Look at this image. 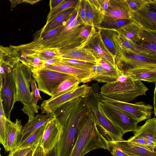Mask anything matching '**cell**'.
<instances>
[{
  "mask_svg": "<svg viewBox=\"0 0 156 156\" xmlns=\"http://www.w3.org/2000/svg\"><path fill=\"white\" fill-rule=\"evenodd\" d=\"M89 112L83 98L71 100L58 108L53 114L61 126L58 142L67 147L73 146L81 122Z\"/></svg>",
  "mask_w": 156,
  "mask_h": 156,
  "instance_id": "6da1fadb",
  "label": "cell"
},
{
  "mask_svg": "<svg viewBox=\"0 0 156 156\" xmlns=\"http://www.w3.org/2000/svg\"><path fill=\"white\" fill-rule=\"evenodd\" d=\"M85 25L76 8L64 29L55 38L37 43L31 41L23 45L27 49L31 51L49 48L59 50L71 49L78 47L84 41L85 39L80 32Z\"/></svg>",
  "mask_w": 156,
  "mask_h": 156,
  "instance_id": "7a4b0ae2",
  "label": "cell"
},
{
  "mask_svg": "<svg viewBox=\"0 0 156 156\" xmlns=\"http://www.w3.org/2000/svg\"><path fill=\"white\" fill-rule=\"evenodd\" d=\"M97 149H105L110 151L111 147L108 140L98 131L94 117L89 110L81 123L69 156H84Z\"/></svg>",
  "mask_w": 156,
  "mask_h": 156,
  "instance_id": "3957f363",
  "label": "cell"
},
{
  "mask_svg": "<svg viewBox=\"0 0 156 156\" xmlns=\"http://www.w3.org/2000/svg\"><path fill=\"white\" fill-rule=\"evenodd\" d=\"M119 71L117 80L105 83L100 87L99 92L102 95L115 101L128 102L146 94L148 88L141 81L134 80Z\"/></svg>",
  "mask_w": 156,
  "mask_h": 156,
  "instance_id": "277c9868",
  "label": "cell"
},
{
  "mask_svg": "<svg viewBox=\"0 0 156 156\" xmlns=\"http://www.w3.org/2000/svg\"><path fill=\"white\" fill-rule=\"evenodd\" d=\"M88 95L83 98L85 104L93 115L100 133L109 141L123 140L124 134L106 117L101 107L98 97L99 87L97 83L91 85Z\"/></svg>",
  "mask_w": 156,
  "mask_h": 156,
  "instance_id": "5b68a950",
  "label": "cell"
},
{
  "mask_svg": "<svg viewBox=\"0 0 156 156\" xmlns=\"http://www.w3.org/2000/svg\"><path fill=\"white\" fill-rule=\"evenodd\" d=\"M17 91L16 101L21 102L23 105L22 110L31 120L37 113L40 107L33 103L30 91V81L32 73L27 66L18 61L12 71Z\"/></svg>",
  "mask_w": 156,
  "mask_h": 156,
  "instance_id": "8992f818",
  "label": "cell"
},
{
  "mask_svg": "<svg viewBox=\"0 0 156 156\" xmlns=\"http://www.w3.org/2000/svg\"><path fill=\"white\" fill-rule=\"evenodd\" d=\"M117 34L115 41L118 50L114 58L119 70L124 73L138 69H156V58L136 54L126 48L117 39Z\"/></svg>",
  "mask_w": 156,
  "mask_h": 156,
  "instance_id": "52a82bcc",
  "label": "cell"
},
{
  "mask_svg": "<svg viewBox=\"0 0 156 156\" xmlns=\"http://www.w3.org/2000/svg\"><path fill=\"white\" fill-rule=\"evenodd\" d=\"M100 102L111 105L130 115L139 122L151 118L153 107L143 101L132 104L122 102L106 98L98 93Z\"/></svg>",
  "mask_w": 156,
  "mask_h": 156,
  "instance_id": "ba28073f",
  "label": "cell"
},
{
  "mask_svg": "<svg viewBox=\"0 0 156 156\" xmlns=\"http://www.w3.org/2000/svg\"><path fill=\"white\" fill-rule=\"evenodd\" d=\"M32 76L37 83L39 90L51 97L63 81L68 79L76 77L44 68L32 73Z\"/></svg>",
  "mask_w": 156,
  "mask_h": 156,
  "instance_id": "9c48e42d",
  "label": "cell"
},
{
  "mask_svg": "<svg viewBox=\"0 0 156 156\" xmlns=\"http://www.w3.org/2000/svg\"><path fill=\"white\" fill-rule=\"evenodd\" d=\"M90 90V86L83 84L56 97L44 100L40 106L41 113L53 114L58 108L67 102L78 98L87 97Z\"/></svg>",
  "mask_w": 156,
  "mask_h": 156,
  "instance_id": "30bf717a",
  "label": "cell"
},
{
  "mask_svg": "<svg viewBox=\"0 0 156 156\" xmlns=\"http://www.w3.org/2000/svg\"><path fill=\"white\" fill-rule=\"evenodd\" d=\"M100 102L102 108L107 118L124 134L134 132L139 122L130 115L108 104Z\"/></svg>",
  "mask_w": 156,
  "mask_h": 156,
  "instance_id": "8fae6325",
  "label": "cell"
},
{
  "mask_svg": "<svg viewBox=\"0 0 156 156\" xmlns=\"http://www.w3.org/2000/svg\"><path fill=\"white\" fill-rule=\"evenodd\" d=\"M130 15L142 28L156 30V0H146L138 10L130 11Z\"/></svg>",
  "mask_w": 156,
  "mask_h": 156,
  "instance_id": "7c38bea8",
  "label": "cell"
},
{
  "mask_svg": "<svg viewBox=\"0 0 156 156\" xmlns=\"http://www.w3.org/2000/svg\"><path fill=\"white\" fill-rule=\"evenodd\" d=\"M1 96L5 116L10 119L11 113L17 98L16 86L12 72L7 74L4 79Z\"/></svg>",
  "mask_w": 156,
  "mask_h": 156,
  "instance_id": "4fadbf2b",
  "label": "cell"
},
{
  "mask_svg": "<svg viewBox=\"0 0 156 156\" xmlns=\"http://www.w3.org/2000/svg\"><path fill=\"white\" fill-rule=\"evenodd\" d=\"M61 130V125L55 117L46 123L41 141V145L46 154L56 146Z\"/></svg>",
  "mask_w": 156,
  "mask_h": 156,
  "instance_id": "5bb4252c",
  "label": "cell"
},
{
  "mask_svg": "<svg viewBox=\"0 0 156 156\" xmlns=\"http://www.w3.org/2000/svg\"><path fill=\"white\" fill-rule=\"evenodd\" d=\"M84 48L97 60L99 58H101L114 65H115L114 57L105 45L98 31Z\"/></svg>",
  "mask_w": 156,
  "mask_h": 156,
  "instance_id": "9a60e30c",
  "label": "cell"
},
{
  "mask_svg": "<svg viewBox=\"0 0 156 156\" xmlns=\"http://www.w3.org/2000/svg\"><path fill=\"white\" fill-rule=\"evenodd\" d=\"M5 124L7 144L5 149L7 152H10L17 148L21 138L23 127L21 120L17 119L15 122H13L6 118Z\"/></svg>",
  "mask_w": 156,
  "mask_h": 156,
  "instance_id": "2e32d148",
  "label": "cell"
},
{
  "mask_svg": "<svg viewBox=\"0 0 156 156\" xmlns=\"http://www.w3.org/2000/svg\"><path fill=\"white\" fill-rule=\"evenodd\" d=\"M44 68L73 76L77 78L80 83H84L90 82L94 76L91 71L77 69L61 63L47 66Z\"/></svg>",
  "mask_w": 156,
  "mask_h": 156,
  "instance_id": "e0dca14e",
  "label": "cell"
},
{
  "mask_svg": "<svg viewBox=\"0 0 156 156\" xmlns=\"http://www.w3.org/2000/svg\"><path fill=\"white\" fill-rule=\"evenodd\" d=\"M108 141L109 144L118 147L127 156H156V151L150 150L128 140Z\"/></svg>",
  "mask_w": 156,
  "mask_h": 156,
  "instance_id": "ac0fdd59",
  "label": "cell"
},
{
  "mask_svg": "<svg viewBox=\"0 0 156 156\" xmlns=\"http://www.w3.org/2000/svg\"><path fill=\"white\" fill-rule=\"evenodd\" d=\"M130 12L127 0H110L104 16L113 20L131 19Z\"/></svg>",
  "mask_w": 156,
  "mask_h": 156,
  "instance_id": "d6986e66",
  "label": "cell"
},
{
  "mask_svg": "<svg viewBox=\"0 0 156 156\" xmlns=\"http://www.w3.org/2000/svg\"><path fill=\"white\" fill-rule=\"evenodd\" d=\"M55 118L54 114L52 113L45 114H37L31 120L28 121L23 127L19 144L36 129Z\"/></svg>",
  "mask_w": 156,
  "mask_h": 156,
  "instance_id": "ffe728a7",
  "label": "cell"
},
{
  "mask_svg": "<svg viewBox=\"0 0 156 156\" xmlns=\"http://www.w3.org/2000/svg\"><path fill=\"white\" fill-rule=\"evenodd\" d=\"M61 58L97 63L96 59L85 48L80 46L68 50H59Z\"/></svg>",
  "mask_w": 156,
  "mask_h": 156,
  "instance_id": "44dd1931",
  "label": "cell"
},
{
  "mask_svg": "<svg viewBox=\"0 0 156 156\" xmlns=\"http://www.w3.org/2000/svg\"><path fill=\"white\" fill-rule=\"evenodd\" d=\"M134 136L142 137L156 144V118L147 119L142 126H138Z\"/></svg>",
  "mask_w": 156,
  "mask_h": 156,
  "instance_id": "7402d4cb",
  "label": "cell"
},
{
  "mask_svg": "<svg viewBox=\"0 0 156 156\" xmlns=\"http://www.w3.org/2000/svg\"><path fill=\"white\" fill-rule=\"evenodd\" d=\"M76 8H70L60 12L47 22L44 26L39 31L41 32H44L60 26L64 22L69 20L73 13Z\"/></svg>",
  "mask_w": 156,
  "mask_h": 156,
  "instance_id": "603a6c76",
  "label": "cell"
},
{
  "mask_svg": "<svg viewBox=\"0 0 156 156\" xmlns=\"http://www.w3.org/2000/svg\"><path fill=\"white\" fill-rule=\"evenodd\" d=\"M100 35L105 45L114 57L118 50L115 41L117 31L114 29H98Z\"/></svg>",
  "mask_w": 156,
  "mask_h": 156,
  "instance_id": "cb8c5ba5",
  "label": "cell"
},
{
  "mask_svg": "<svg viewBox=\"0 0 156 156\" xmlns=\"http://www.w3.org/2000/svg\"><path fill=\"white\" fill-rule=\"evenodd\" d=\"M123 73L134 80L144 81L155 84L156 83V69H138Z\"/></svg>",
  "mask_w": 156,
  "mask_h": 156,
  "instance_id": "d4e9b609",
  "label": "cell"
},
{
  "mask_svg": "<svg viewBox=\"0 0 156 156\" xmlns=\"http://www.w3.org/2000/svg\"><path fill=\"white\" fill-rule=\"evenodd\" d=\"M87 16L86 25L97 28L102 21L104 15L101 10L94 7L89 0H86Z\"/></svg>",
  "mask_w": 156,
  "mask_h": 156,
  "instance_id": "484cf974",
  "label": "cell"
},
{
  "mask_svg": "<svg viewBox=\"0 0 156 156\" xmlns=\"http://www.w3.org/2000/svg\"><path fill=\"white\" fill-rule=\"evenodd\" d=\"M46 123L33 132L17 146V148L32 147L37 145L41 141Z\"/></svg>",
  "mask_w": 156,
  "mask_h": 156,
  "instance_id": "4316f807",
  "label": "cell"
},
{
  "mask_svg": "<svg viewBox=\"0 0 156 156\" xmlns=\"http://www.w3.org/2000/svg\"><path fill=\"white\" fill-rule=\"evenodd\" d=\"M136 54L156 58V44L143 41L135 43Z\"/></svg>",
  "mask_w": 156,
  "mask_h": 156,
  "instance_id": "83f0119b",
  "label": "cell"
},
{
  "mask_svg": "<svg viewBox=\"0 0 156 156\" xmlns=\"http://www.w3.org/2000/svg\"><path fill=\"white\" fill-rule=\"evenodd\" d=\"M133 22L131 19L113 20L104 16L102 21L97 28L114 29L117 30Z\"/></svg>",
  "mask_w": 156,
  "mask_h": 156,
  "instance_id": "f1b7e54d",
  "label": "cell"
},
{
  "mask_svg": "<svg viewBox=\"0 0 156 156\" xmlns=\"http://www.w3.org/2000/svg\"><path fill=\"white\" fill-rule=\"evenodd\" d=\"M141 29L140 26L133 22L121 28L117 31L135 43L140 41L139 34Z\"/></svg>",
  "mask_w": 156,
  "mask_h": 156,
  "instance_id": "f546056e",
  "label": "cell"
},
{
  "mask_svg": "<svg viewBox=\"0 0 156 156\" xmlns=\"http://www.w3.org/2000/svg\"><path fill=\"white\" fill-rule=\"evenodd\" d=\"M80 82L79 79L74 77L63 81L54 92L51 98H55L68 92L78 87Z\"/></svg>",
  "mask_w": 156,
  "mask_h": 156,
  "instance_id": "4dcf8cb0",
  "label": "cell"
},
{
  "mask_svg": "<svg viewBox=\"0 0 156 156\" xmlns=\"http://www.w3.org/2000/svg\"><path fill=\"white\" fill-rule=\"evenodd\" d=\"M20 46L25 50L36 54L42 61H46L47 60L61 58L59 50L56 49H44L35 51H31L25 48L22 44Z\"/></svg>",
  "mask_w": 156,
  "mask_h": 156,
  "instance_id": "1f68e13d",
  "label": "cell"
},
{
  "mask_svg": "<svg viewBox=\"0 0 156 156\" xmlns=\"http://www.w3.org/2000/svg\"><path fill=\"white\" fill-rule=\"evenodd\" d=\"M80 0H69L65 1L55 8L51 10L47 19V22L62 11L70 8H76ZM46 22V23H47Z\"/></svg>",
  "mask_w": 156,
  "mask_h": 156,
  "instance_id": "d6a6232c",
  "label": "cell"
},
{
  "mask_svg": "<svg viewBox=\"0 0 156 156\" xmlns=\"http://www.w3.org/2000/svg\"><path fill=\"white\" fill-rule=\"evenodd\" d=\"M59 63L79 69L90 71L92 67L96 64L94 63L62 58H60Z\"/></svg>",
  "mask_w": 156,
  "mask_h": 156,
  "instance_id": "836d02e7",
  "label": "cell"
},
{
  "mask_svg": "<svg viewBox=\"0 0 156 156\" xmlns=\"http://www.w3.org/2000/svg\"><path fill=\"white\" fill-rule=\"evenodd\" d=\"M0 90V144L5 148L6 146L7 136L5 128V121L6 118L2 107Z\"/></svg>",
  "mask_w": 156,
  "mask_h": 156,
  "instance_id": "e575fe53",
  "label": "cell"
},
{
  "mask_svg": "<svg viewBox=\"0 0 156 156\" xmlns=\"http://www.w3.org/2000/svg\"><path fill=\"white\" fill-rule=\"evenodd\" d=\"M127 140L150 150L156 151V144L144 138L133 136Z\"/></svg>",
  "mask_w": 156,
  "mask_h": 156,
  "instance_id": "d590c367",
  "label": "cell"
},
{
  "mask_svg": "<svg viewBox=\"0 0 156 156\" xmlns=\"http://www.w3.org/2000/svg\"><path fill=\"white\" fill-rule=\"evenodd\" d=\"M139 35L140 41L156 44V30L142 28Z\"/></svg>",
  "mask_w": 156,
  "mask_h": 156,
  "instance_id": "8d00e7d4",
  "label": "cell"
},
{
  "mask_svg": "<svg viewBox=\"0 0 156 156\" xmlns=\"http://www.w3.org/2000/svg\"><path fill=\"white\" fill-rule=\"evenodd\" d=\"M116 36L118 40L124 46L136 53L135 43L118 31Z\"/></svg>",
  "mask_w": 156,
  "mask_h": 156,
  "instance_id": "74e56055",
  "label": "cell"
},
{
  "mask_svg": "<svg viewBox=\"0 0 156 156\" xmlns=\"http://www.w3.org/2000/svg\"><path fill=\"white\" fill-rule=\"evenodd\" d=\"M30 84L32 90L31 94L33 103L34 104L37 105L38 101L42 100L43 99L40 95V91L37 86L36 82L33 78H31V79Z\"/></svg>",
  "mask_w": 156,
  "mask_h": 156,
  "instance_id": "f35d334b",
  "label": "cell"
},
{
  "mask_svg": "<svg viewBox=\"0 0 156 156\" xmlns=\"http://www.w3.org/2000/svg\"><path fill=\"white\" fill-rule=\"evenodd\" d=\"M76 8L80 17L86 24L87 13L86 0H80Z\"/></svg>",
  "mask_w": 156,
  "mask_h": 156,
  "instance_id": "ab89813d",
  "label": "cell"
},
{
  "mask_svg": "<svg viewBox=\"0 0 156 156\" xmlns=\"http://www.w3.org/2000/svg\"><path fill=\"white\" fill-rule=\"evenodd\" d=\"M146 0H127L130 11H135L138 10L146 1Z\"/></svg>",
  "mask_w": 156,
  "mask_h": 156,
  "instance_id": "60d3db41",
  "label": "cell"
},
{
  "mask_svg": "<svg viewBox=\"0 0 156 156\" xmlns=\"http://www.w3.org/2000/svg\"><path fill=\"white\" fill-rule=\"evenodd\" d=\"M34 147L24 148L16 149L10 152L8 156H25Z\"/></svg>",
  "mask_w": 156,
  "mask_h": 156,
  "instance_id": "b9f144b4",
  "label": "cell"
},
{
  "mask_svg": "<svg viewBox=\"0 0 156 156\" xmlns=\"http://www.w3.org/2000/svg\"><path fill=\"white\" fill-rule=\"evenodd\" d=\"M12 55L10 48L0 45V61L6 57Z\"/></svg>",
  "mask_w": 156,
  "mask_h": 156,
  "instance_id": "7bdbcfd3",
  "label": "cell"
},
{
  "mask_svg": "<svg viewBox=\"0 0 156 156\" xmlns=\"http://www.w3.org/2000/svg\"><path fill=\"white\" fill-rule=\"evenodd\" d=\"M111 147L110 152L113 156H127L117 146L109 144Z\"/></svg>",
  "mask_w": 156,
  "mask_h": 156,
  "instance_id": "ee69618b",
  "label": "cell"
},
{
  "mask_svg": "<svg viewBox=\"0 0 156 156\" xmlns=\"http://www.w3.org/2000/svg\"><path fill=\"white\" fill-rule=\"evenodd\" d=\"M46 154L41 145L40 141L36 146L32 156H46Z\"/></svg>",
  "mask_w": 156,
  "mask_h": 156,
  "instance_id": "f6af8a7d",
  "label": "cell"
},
{
  "mask_svg": "<svg viewBox=\"0 0 156 156\" xmlns=\"http://www.w3.org/2000/svg\"><path fill=\"white\" fill-rule=\"evenodd\" d=\"M109 0H100L101 6V11L104 15L105 13L108 8Z\"/></svg>",
  "mask_w": 156,
  "mask_h": 156,
  "instance_id": "bcb514c9",
  "label": "cell"
},
{
  "mask_svg": "<svg viewBox=\"0 0 156 156\" xmlns=\"http://www.w3.org/2000/svg\"><path fill=\"white\" fill-rule=\"evenodd\" d=\"M65 0H51L50 1V10L53 9L63 2Z\"/></svg>",
  "mask_w": 156,
  "mask_h": 156,
  "instance_id": "7dc6e473",
  "label": "cell"
},
{
  "mask_svg": "<svg viewBox=\"0 0 156 156\" xmlns=\"http://www.w3.org/2000/svg\"><path fill=\"white\" fill-rule=\"evenodd\" d=\"M60 58L52 59L45 61L44 62V66L59 63L60 60Z\"/></svg>",
  "mask_w": 156,
  "mask_h": 156,
  "instance_id": "c3c4849f",
  "label": "cell"
},
{
  "mask_svg": "<svg viewBox=\"0 0 156 156\" xmlns=\"http://www.w3.org/2000/svg\"><path fill=\"white\" fill-rule=\"evenodd\" d=\"M46 156H57L56 147H55L46 153Z\"/></svg>",
  "mask_w": 156,
  "mask_h": 156,
  "instance_id": "681fc988",
  "label": "cell"
},
{
  "mask_svg": "<svg viewBox=\"0 0 156 156\" xmlns=\"http://www.w3.org/2000/svg\"><path fill=\"white\" fill-rule=\"evenodd\" d=\"M11 3V8H15L18 4L22 3V0H9Z\"/></svg>",
  "mask_w": 156,
  "mask_h": 156,
  "instance_id": "f907efd6",
  "label": "cell"
},
{
  "mask_svg": "<svg viewBox=\"0 0 156 156\" xmlns=\"http://www.w3.org/2000/svg\"><path fill=\"white\" fill-rule=\"evenodd\" d=\"M156 86H155L154 91V113L155 116H156Z\"/></svg>",
  "mask_w": 156,
  "mask_h": 156,
  "instance_id": "816d5d0a",
  "label": "cell"
},
{
  "mask_svg": "<svg viewBox=\"0 0 156 156\" xmlns=\"http://www.w3.org/2000/svg\"><path fill=\"white\" fill-rule=\"evenodd\" d=\"M40 1V0H22V2L28 3L31 5H33Z\"/></svg>",
  "mask_w": 156,
  "mask_h": 156,
  "instance_id": "f5cc1de1",
  "label": "cell"
},
{
  "mask_svg": "<svg viewBox=\"0 0 156 156\" xmlns=\"http://www.w3.org/2000/svg\"><path fill=\"white\" fill-rule=\"evenodd\" d=\"M36 146H34L25 156H32Z\"/></svg>",
  "mask_w": 156,
  "mask_h": 156,
  "instance_id": "db71d44e",
  "label": "cell"
},
{
  "mask_svg": "<svg viewBox=\"0 0 156 156\" xmlns=\"http://www.w3.org/2000/svg\"><path fill=\"white\" fill-rule=\"evenodd\" d=\"M1 148L0 147V155H1Z\"/></svg>",
  "mask_w": 156,
  "mask_h": 156,
  "instance_id": "11a10c76",
  "label": "cell"
},
{
  "mask_svg": "<svg viewBox=\"0 0 156 156\" xmlns=\"http://www.w3.org/2000/svg\"><path fill=\"white\" fill-rule=\"evenodd\" d=\"M0 156H2L1 155H0Z\"/></svg>",
  "mask_w": 156,
  "mask_h": 156,
  "instance_id": "9f6ffc18",
  "label": "cell"
}]
</instances>
